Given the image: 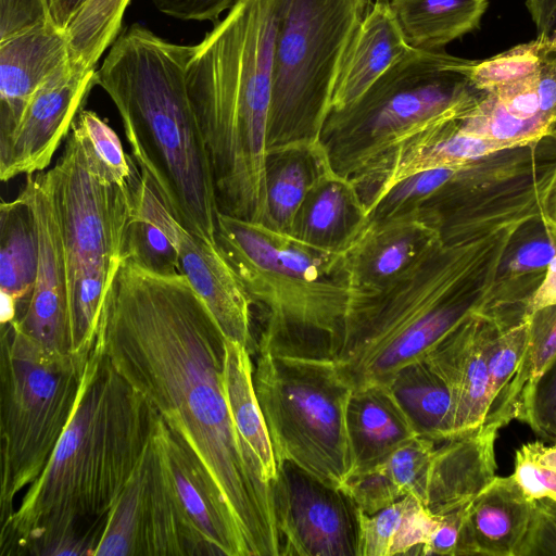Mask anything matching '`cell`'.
I'll return each mask as SVG.
<instances>
[{
	"instance_id": "obj_1",
	"label": "cell",
	"mask_w": 556,
	"mask_h": 556,
	"mask_svg": "<svg viewBox=\"0 0 556 556\" xmlns=\"http://www.w3.org/2000/svg\"><path fill=\"white\" fill-rule=\"evenodd\" d=\"M98 336L116 370L197 453L249 556H280L271 483L228 403L226 337L188 279L124 258L106 291Z\"/></svg>"
},
{
	"instance_id": "obj_2",
	"label": "cell",
	"mask_w": 556,
	"mask_h": 556,
	"mask_svg": "<svg viewBox=\"0 0 556 556\" xmlns=\"http://www.w3.org/2000/svg\"><path fill=\"white\" fill-rule=\"evenodd\" d=\"M156 417L97 334L70 424L47 467L0 527V555L92 556Z\"/></svg>"
},
{
	"instance_id": "obj_3",
	"label": "cell",
	"mask_w": 556,
	"mask_h": 556,
	"mask_svg": "<svg viewBox=\"0 0 556 556\" xmlns=\"http://www.w3.org/2000/svg\"><path fill=\"white\" fill-rule=\"evenodd\" d=\"M287 0H239L194 45L186 84L219 212L266 224L265 164L275 39Z\"/></svg>"
},
{
	"instance_id": "obj_4",
	"label": "cell",
	"mask_w": 556,
	"mask_h": 556,
	"mask_svg": "<svg viewBox=\"0 0 556 556\" xmlns=\"http://www.w3.org/2000/svg\"><path fill=\"white\" fill-rule=\"evenodd\" d=\"M192 48L131 25L110 47L96 83L115 104L132 159L167 210L189 232L217 243L215 182L186 84Z\"/></svg>"
},
{
	"instance_id": "obj_5",
	"label": "cell",
	"mask_w": 556,
	"mask_h": 556,
	"mask_svg": "<svg viewBox=\"0 0 556 556\" xmlns=\"http://www.w3.org/2000/svg\"><path fill=\"white\" fill-rule=\"evenodd\" d=\"M516 225L465 243L442 242L390 287L352 298L333 359L352 391L388 386L400 369L482 315Z\"/></svg>"
},
{
	"instance_id": "obj_6",
	"label": "cell",
	"mask_w": 556,
	"mask_h": 556,
	"mask_svg": "<svg viewBox=\"0 0 556 556\" xmlns=\"http://www.w3.org/2000/svg\"><path fill=\"white\" fill-rule=\"evenodd\" d=\"M216 241L263 313L256 352L333 361L352 300L342 254L222 212Z\"/></svg>"
},
{
	"instance_id": "obj_7",
	"label": "cell",
	"mask_w": 556,
	"mask_h": 556,
	"mask_svg": "<svg viewBox=\"0 0 556 556\" xmlns=\"http://www.w3.org/2000/svg\"><path fill=\"white\" fill-rule=\"evenodd\" d=\"M475 61L409 49L357 101L327 115L319 142L332 169L354 178L418 135L463 118L484 93L469 79Z\"/></svg>"
},
{
	"instance_id": "obj_8",
	"label": "cell",
	"mask_w": 556,
	"mask_h": 556,
	"mask_svg": "<svg viewBox=\"0 0 556 556\" xmlns=\"http://www.w3.org/2000/svg\"><path fill=\"white\" fill-rule=\"evenodd\" d=\"M46 176L66 265L70 355L86 364L106 291L124 260L131 189L129 181L117 185L101 174L75 122L63 153Z\"/></svg>"
},
{
	"instance_id": "obj_9",
	"label": "cell",
	"mask_w": 556,
	"mask_h": 556,
	"mask_svg": "<svg viewBox=\"0 0 556 556\" xmlns=\"http://www.w3.org/2000/svg\"><path fill=\"white\" fill-rule=\"evenodd\" d=\"M86 364L54 356L13 323L1 325L0 523L49 464L74 414Z\"/></svg>"
},
{
	"instance_id": "obj_10",
	"label": "cell",
	"mask_w": 556,
	"mask_h": 556,
	"mask_svg": "<svg viewBox=\"0 0 556 556\" xmlns=\"http://www.w3.org/2000/svg\"><path fill=\"white\" fill-rule=\"evenodd\" d=\"M370 0H287L274 47L267 151L318 142L346 49Z\"/></svg>"
},
{
	"instance_id": "obj_11",
	"label": "cell",
	"mask_w": 556,
	"mask_h": 556,
	"mask_svg": "<svg viewBox=\"0 0 556 556\" xmlns=\"http://www.w3.org/2000/svg\"><path fill=\"white\" fill-rule=\"evenodd\" d=\"M253 382L276 463L290 460L343 488L352 475L345 420L352 390L333 361L257 351Z\"/></svg>"
},
{
	"instance_id": "obj_12",
	"label": "cell",
	"mask_w": 556,
	"mask_h": 556,
	"mask_svg": "<svg viewBox=\"0 0 556 556\" xmlns=\"http://www.w3.org/2000/svg\"><path fill=\"white\" fill-rule=\"evenodd\" d=\"M556 169V139L503 149L451 166L426 207L444 244L473 241L539 215L540 198Z\"/></svg>"
},
{
	"instance_id": "obj_13",
	"label": "cell",
	"mask_w": 556,
	"mask_h": 556,
	"mask_svg": "<svg viewBox=\"0 0 556 556\" xmlns=\"http://www.w3.org/2000/svg\"><path fill=\"white\" fill-rule=\"evenodd\" d=\"M271 491L280 556H359L364 513L343 488L282 460Z\"/></svg>"
},
{
	"instance_id": "obj_14",
	"label": "cell",
	"mask_w": 556,
	"mask_h": 556,
	"mask_svg": "<svg viewBox=\"0 0 556 556\" xmlns=\"http://www.w3.org/2000/svg\"><path fill=\"white\" fill-rule=\"evenodd\" d=\"M24 189L28 193L37 225L38 268L26 307L10 323L48 354L70 355L66 265L46 170L28 175Z\"/></svg>"
},
{
	"instance_id": "obj_15",
	"label": "cell",
	"mask_w": 556,
	"mask_h": 556,
	"mask_svg": "<svg viewBox=\"0 0 556 556\" xmlns=\"http://www.w3.org/2000/svg\"><path fill=\"white\" fill-rule=\"evenodd\" d=\"M96 70L84 71L70 61L38 89L8 148L0 152L2 181L42 172L50 165L97 85Z\"/></svg>"
},
{
	"instance_id": "obj_16",
	"label": "cell",
	"mask_w": 556,
	"mask_h": 556,
	"mask_svg": "<svg viewBox=\"0 0 556 556\" xmlns=\"http://www.w3.org/2000/svg\"><path fill=\"white\" fill-rule=\"evenodd\" d=\"M440 243L438 227L425 208L368 223L342 254L352 298L390 287Z\"/></svg>"
},
{
	"instance_id": "obj_17",
	"label": "cell",
	"mask_w": 556,
	"mask_h": 556,
	"mask_svg": "<svg viewBox=\"0 0 556 556\" xmlns=\"http://www.w3.org/2000/svg\"><path fill=\"white\" fill-rule=\"evenodd\" d=\"M154 437L182 514L208 555L249 556L228 504L193 448L159 415Z\"/></svg>"
},
{
	"instance_id": "obj_18",
	"label": "cell",
	"mask_w": 556,
	"mask_h": 556,
	"mask_svg": "<svg viewBox=\"0 0 556 556\" xmlns=\"http://www.w3.org/2000/svg\"><path fill=\"white\" fill-rule=\"evenodd\" d=\"M68 63L67 35L50 21L0 40V152L38 89Z\"/></svg>"
},
{
	"instance_id": "obj_19",
	"label": "cell",
	"mask_w": 556,
	"mask_h": 556,
	"mask_svg": "<svg viewBox=\"0 0 556 556\" xmlns=\"http://www.w3.org/2000/svg\"><path fill=\"white\" fill-rule=\"evenodd\" d=\"M496 328L500 327L490 318L475 315L445 336L425 356L453 390V438L480 429L492 407L486 344Z\"/></svg>"
},
{
	"instance_id": "obj_20",
	"label": "cell",
	"mask_w": 556,
	"mask_h": 556,
	"mask_svg": "<svg viewBox=\"0 0 556 556\" xmlns=\"http://www.w3.org/2000/svg\"><path fill=\"white\" fill-rule=\"evenodd\" d=\"M178 260L180 274L204 302L225 337L255 353L252 300L218 244L181 226Z\"/></svg>"
},
{
	"instance_id": "obj_21",
	"label": "cell",
	"mask_w": 556,
	"mask_h": 556,
	"mask_svg": "<svg viewBox=\"0 0 556 556\" xmlns=\"http://www.w3.org/2000/svg\"><path fill=\"white\" fill-rule=\"evenodd\" d=\"M502 426L494 421L435 446L421 504L434 516L466 507L496 477L494 445Z\"/></svg>"
},
{
	"instance_id": "obj_22",
	"label": "cell",
	"mask_w": 556,
	"mask_h": 556,
	"mask_svg": "<svg viewBox=\"0 0 556 556\" xmlns=\"http://www.w3.org/2000/svg\"><path fill=\"white\" fill-rule=\"evenodd\" d=\"M556 255V243L540 215L516 225L501 255L482 315L502 330L527 319V305Z\"/></svg>"
},
{
	"instance_id": "obj_23",
	"label": "cell",
	"mask_w": 556,
	"mask_h": 556,
	"mask_svg": "<svg viewBox=\"0 0 556 556\" xmlns=\"http://www.w3.org/2000/svg\"><path fill=\"white\" fill-rule=\"evenodd\" d=\"M534 504L513 476L495 477L466 506L457 556H519Z\"/></svg>"
},
{
	"instance_id": "obj_24",
	"label": "cell",
	"mask_w": 556,
	"mask_h": 556,
	"mask_svg": "<svg viewBox=\"0 0 556 556\" xmlns=\"http://www.w3.org/2000/svg\"><path fill=\"white\" fill-rule=\"evenodd\" d=\"M367 224L357 187L329 164L306 194L289 235L318 250L343 254Z\"/></svg>"
},
{
	"instance_id": "obj_25",
	"label": "cell",
	"mask_w": 556,
	"mask_h": 556,
	"mask_svg": "<svg viewBox=\"0 0 556 556\" xmlns=\"http://www.w3.org/2000/svg\"><path fill=\"white\" fill-rule=\"evenodd\" d=\"M409 49L388 2L374 1L346 49L329 112L357 101Z\"/></svg>"
},
{
	"instance_id": "obj_26",
	"label": "cell",
	"mask_w": 556,
	"mask_h": 556,
	"mask_svg": "<svg viewBox=\"0 0 556 556\" xmlns=\"http://www.w3.org/2000/svg\"><path fill=\"white\" fill-rule=\"evenodd\" d=\"M469 135L497 143L503 149L552 136L542 112L538 72L483 93L478 104L458 121Z\"/></svg>"
},
{
	"instance_id": "obj_27",
	"label": "cell",
	"mask_w": 556,
	"mask_h": 556,
	"mask_svg": "<svg viewBox=\"0 0 556 556\" xmlns=\"http://www.w3.org/2000/svg\"><path fill=\"white\" fill-rule=\"evenodd\" d=\"M345 420L351 477L379 466L417 437L388 386L352 391Z\"/></svg>"
},
{
	"instance_id": "obj_28",
	"label": "cell",
	"mask_w": 556,
	"mask_h": 556,
	"mask_svg": "<svg viewBox=\"0 0 556 556\" xmlns=\"http://www.w3.org/2000/svg\"><path fill=\"white\" fill-rule=\"evenodd\" d=\"M38 231L28 193L23 188L0 205L1 325L18 317L31 295L38 268Z\"/></svg>"
},
{
	"instance_id": "obj_29",
	"label": "cell",
	"mask_w": 556,
	"mask_h": 556,
	"mask_svg": "<svg viewBox=\"0 0 556 556\" xmlns=\"http://www.w3.org/2000/svg\"><path fill=\"white\" fill-rule=\"evenodd\" d=\"M132 210L124 258L160 275L180 274L178 241L181 225L164 205L135 161L129 178Z\"/></svg>"
},
{
	"instance_id": "obj_30",
	"label": "cell",
	"mask_w": 556,
	"mask_h": 556,
	"mask_svg": "<svg viewBox=\"0 0 556 556\" xmlns=\"http://www.w3.org/2000/svg\"><path fill=\"white\" fill-rule=\"evenodd\" d=\"M141 464L144 472V556L208 555L182 514L154 429Z\"/></svg>"
},
{
	"instance_id": "obj_31",
	"label": "cell",
	"mask_w": 556,
	"mask_h": 556,
	"mask_svg": "<svg viewBox=\"0 0 556 556\" xmlns=\"http://www.w3.org/2000/svg\"><path fill=\"white\" fill-rule=\"evenodd\" d=\"M329 164L319 141L268 150L265 164L266 225L289 233L306 194Z\"/></svg>"
},
{
	"instance_id": "obj_32",
	"label": "cell",
	"mask_w": 556,
	"mask_h": 556,
	"mask_svg": "<svg viewBox=\"0 0 556 556\" xmlns=\"http://www.w3.org/2000/svg\"><path fill=\"white\" fill-rule=\"evenodd\" d=\"M388 4L410 49L439 52L480 27L489 0H389Z\"/></svg>"
},
{
	"instance_id": "obj_33",
	"label": "cell",
	"mask_w": 556,
	"mask_h": 556,
	"mask_svg": "<svg viewBox=\"0 0 556 556\" xmlns=\"http://www.w3.org/2000/svg\"><path fill=\"white\" fill-rule=\"evenodd\" d=\"M388 387L417 437L437 443L453 438V390L425 358L400 369Z\"/></svg>"
},
{
	"instance_id": "obj_34",
	"label": "cell",
	"mask_w": 556,
	"mask_h": 556,
	"mask_svg": "<svg viewBox=\"0 0 556 556\" xmlns=\"http://www.w3.org/2000/svg\"><path fill=\"white\" fill-rule=\"evenodd\" d=\"M251 355L244 345L226 338V392L236 428L271 483L277 463L254 388Z\"/></svg>"
},
{
	"instance_id": "obj_35",
	"label": "cell",
	"mask_w": 556,
	"mask_h": 556,
	"mask_svg": "<svg viewBox=\"0 0 556 556\" xmlns=\"http://www.w3.org/2000/svg\"><path fill=\"white\" fill-rule=\"evenodd\" d=\"M437 522L438 516L407 494L376 514H364L359 556L418 555Z\"/></svg>"
},
{
	"instance_id": "obj_36",
	"label": "cell",
	"mask_w": 556,
	"mask_h": 556,
	"mask_svg": "<svg viewBox=\"0 0 556 556\" xmlns=\"http://www.w3.org/2000/svg\"><path fill=\"white\" fill-rule=\"evenodd\" d=\"M528 318L529 337L520 365L485 419L502 427L520 418L538 380L556 358V305L543 307Z\"/></svg>"
},
{
	"instance_id": "obj_37",
	"label": "cell",
	"mask_w": 556,
	"mask_h": 556,
	"mask_svg": "<svg viewBox=\"0 0 556 556\" xmlns=\"http://www.w3.org/2000/svg\"><path fill=\"white\" fill-rule=\"evenodd\" d=\"M130 0H87L68 24L70 61L84 71L96 70L103 53L121 34Z\"/></svg>"
},
{
	"instance_id": "obj_38",
	"label": "cell",
	"mask_w": 556,
	"mask_h": 556,
	"mask_svg": "<svg viewBox=\"0 0 556 556\" xmlns=\"http://www.w3.org/2000/svg\"><path fill=\"white\" fill-rule=\"evenodd\" d=\"M93 556H144V472L141 459L108 513Z\"/></svg>"
},
{
	"instance_id": "obj_39",
	"label": "cell",
	"mask_w": 556,
	"mask_h": 556,
	"mask_svg": "<svg viewBox=\"0 0 556 556\" xmlns=\"http://www.w3.org/2000/svg\"><path fill=\"white\" fill-rule=\"evenodd\" d=\"M547 38L516 45L485 60H476L469 70L471 84L480 91H491L535 74L544 56Z\"/></svg>"
},
{
	"instance_id": "obj_40",
	"label": "cell",
	"mask_w": 556,
	"mask_h": 556,
	"mask_svg": "<svg viewBox=\"0 0 556 556\" xmlns=\"http://www.w3.org/2000/svg\"><path fill=\"white\" fill-rule=\"evenodd\" d=\"M75 123L84 132L101 174L114 184H128L135 160L124 152L122 142L112 127L90 110H81Z\"/></svg>"
},
{
	"instance_id": "obj_41",
	"label": "cell",
	"mask_w": 556,
	"mask_h": 556,
	"mask_svg": "<svg viewBox=\"0 0 556 556\" xmlns=\"http://www.w3.org/2000/svg\"><path fill=\"white\" fill-rule=\"evenodd\" d=\"M435 441L416 437L395 450L379 467L402 497L407 494L420 502Z\"/></svg>"
},
{
	"instance_id": "obj_42",
	"label": "cell",
	"mask_w": 556,
	"mask_h": 556,
	"mask_svg": "<svg viewBox=\"0 0 556 556\" xmlns=\"http://www.w3.org/2000/svg\"><path fill=\"white\" fill-rule=\"evenodd\" d=\"M528 337L529 318L505 330L496 328L491 334L486 344V363L493 403L516 374Z\"/></svg>"
},
{
	"instance_id": "obj_43",
	"label": "cell",
	"mask_w": 556,
	"mask_h": 556,
	"mask_svg": "<svg viewBox=\"0 0 556 556\" xmlns=\"http://www.w3.org/2000/svg\"><path fill=\"white\" fill-rule=\"evenodd\" d=\"M519 420L540 438L556 443V358L538 380Z\"/></svg>"
},
{
	"instance_id": "obj_44",
	"label": "cell",
	"mask_w": 556,
	"mask_h": 556,
	"mask_svg": "<svg viewBox=\"0 0 556 556\" xmlns=\"http://www.w3.org/2000/svg\"><path fill=\"white\" fill-rule=\"evenodd\" d=\"M519 556H556V500H535L530 528Z\"/></svg>"
},
{
	"instance_id": "obj_45",
	"label": "cell",
	"mask_w": 556,
	"mask_h": 556,
	"mask_svg": "<svg viewBox=\"0 0 556 556\" xmlns=\"http://www.w3.org/2000/svg\"><path fill=\"white\" fill-rule=\"evenodd\" d=\"M49 21L47 0H0V40Z\"/></svg>"
},
{
	"instance_id": "obj_46",
	"label": "cell",
	"mask_w": 556,
	"mask_h": 556,
	"mask_svg": "<svg viewBox=\"0 0 556 556\" xmlns=\"http://www.w3.org/2000/svg\"><path fill=\"white\" fill-rule=\"evenodd\" d=\"M511 476L530 500H556V471L536 465L520 450L516 452L515 471Z\"/></svg>"
},
{
	"instance_id": "obj_47",
	"label": "cell",
	"mask_w": 556,
	"mask_h": 556,
	"mask_svg": "<svg viewBox=\"0 0 556 556\" xmlns=\"http://www.w3.org/2000/svg\"><path fill=\"white\" fill-rule=\"evenodd\" d=\"M156 10L182 21H210L216 23L223 12L229 11L239 0H152Z\"/></svg>"
},
{
	"instance_id": "obj_48",
	"label": "cell",
	"mask_w": 556,
	"mask_h": 556,
	"mask_svg": "<svg viewBox=\"0 0 556 556\" xmlns=\"http://www.w3.org/2000/svg\"><path fill=\"white\" fill-rule=\"evenodd\" d=\"M465 509L438 516V522L418 555L457 556Z\"/></svg>"
},
{
	"instance_id": "obj_49",
	"label": "cell",
	"mask_w": 556,
	"mask_h": 556,
	"mask_svg": "<svg viewBox=\"0 0 556 556\" xmlns=\"http://www.w3.org/2000/svg\"><path fill=\"white\" fill-rule=\"evenodd\" d=\"M525 5L538 36L556 35V0H526Z\"/></svg>"
},
{
	"instance_id": "obj_50",
	"label": "cell",
	"mask_w": 556,
	"mask_h": 556,
	"mask_svg": "<svg viewBox=\"0 0 556 556\" xmlns=\"http://www.w3.org/2000/svg\"><path fill=\"white\" fill-rule=\"evenodd\" d=\"M552 305H556V255L551 261L542 283L527 305L526 317Z\"/></svg>"
},
{
	"instance_id": "obj_51",
	"label": "cell",
	"mask_w": 556,
	"mask_h": 556,
	"mask_svg": "<svg viewBox=\"0 0 556 556\" xmlns=\"http://www.w3.org/2000/svg\"><path fill=\"white\" fill-rule=\"evenodd\" d=\"M539 215L556 243V169L540 198Z\"/></svg>"
},
{
	"instance_id": "obj_52",
	"label": "cell",
	"mask_w": 556,
	"mask_h": 556,
	"mask_svg": "<svg viewBox=\"0 0 556 556\" xmlns=\"http://www.w3.org/2000/svg\"><path fill=\"white\" fill-rule=\"evenodd\" d=\"M87 0H47L49 21L62 30L68 24Z\"/></svg>"
},
{
	"instance_id": "obj_53",
	"label": "cell",
	"mask_w": 556,
	"mask_h": 556,
	"mask_svg": "<svg viewBox=\"0 0 556 556\" xmlns=\"http://www.w3.org/2000/svg\"><path fill=\"white\" fill-rule=\"evenodd\" d=\"M519 450L536 465L556 471V443L545 445L541 442H532L522 445Z\"/></svg>"
},
{
	"instance_id": "obj_54",
	"label": "cell",
	"mask_w": 556,
	"mask_h": 556,
	"mask_svg": "<svg viewBox=\"0 0 556 556\" xmlns=\"http://www.w3.org/2000/svg\"><path fill=\"white\" fill-rule=\"evenodd\" d=\"M552 136L556 139V128H555V130H554Z\"/></svg>"
},
{
	"instance_id": "obj_55",
	"label": "cell",
	"mask_w": 556,
	"mask_h": 556,
	"mask_svg": "<svg viewBox=\"0 0 556 556\" xmlns=\"http://www.w3.org/2000/svg\"><path fill=\"white\" fill-rule=\"evenodd\" d=\"M375 1H384V2H388L389 0H375Z\"/></svg>"
}]
</instances>
